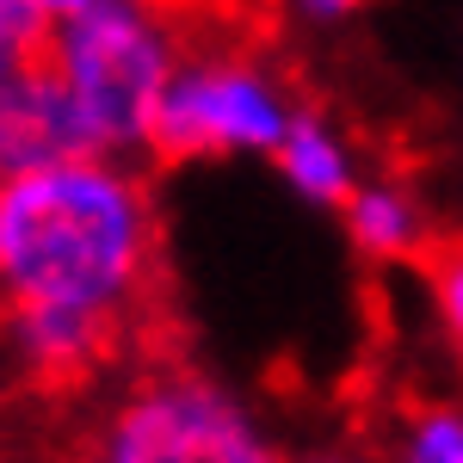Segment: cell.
Segmentation results:
<instances>
[{
  "label": "cell",
  "mask_w": 463,
  "mask_h": 463,
  "mask_svg": "<svg viewBox=\"0 0 463 463\" xmlns=\"http://www.w3.org/2000/svg\"><path fill=\"white\" fill-rule=\"evenodd\" d=\"M309 13H321V19H340V13H353V6H364V0H303Z\"/></svg>",
  "instance_id": "11"
},
{
  "label": "cell",
  "mask_w": 463,
  "mask_h": 463,
  "mask_svg": "<svg viewBox=\"0 0 463 463\" xmlns=\"http://www.w3.org/2000/svg\"><path fill=\"white\" fill-rule=\"evenodd\" d=\"M62 155H93V148L80 137L69 93L56 80V62L43 50V56L0 74V174L37 167V161H62Z\"/></svg>",
  "instance_id": "5"
},
{
  "label": "cell",
  "mask_w": 463,
  "mask_h": 463,
  "mask_svg": "<svg viewBox=\"0 0 463 463\" xmlns=\"http://www.w3.org/2000/svg\"><path fill=\"white\" fill-rule=\"evenodd\" d=\"M285 124L290 111L260 69H248V62H198V69L167 74L155 124H148V148H161L167 161L279 148Z\"/></svg>",
  "instance_id": "4"
},
{
  "label": "cell",
  "mask_w": 463,
  "mask_h": 463,
  "mask_svg": "<svg viewBox=\"0 0 463 463\" xmlns=\"http://www.w3.org/2000/svg\"><path fill=\"white\" fill-rule=\"evenodd\" d=\"M432 297H439V321H445L451 346L463 353V241L432 260Z\"/></svg>",
  "instance_id": "8"
},
{
  "label": "cell",
  "mask_w": 463,
  "mask_h": 463,
  "mask_svg": "<svg viewBox=\"0 0 463 463\" xmlns=\"http://www.w3.org/2000/svg\"><path fill=\"white\" fill-rule=\"evenodd\" d=\"M25 6H37L43 19H69V13H80L87 0H25Z\"/></svg>",
  "instance_id": "10"
},
{
  "label": "cell",
  "mask_w": 463,
  "mask_h": 463,
  "mask_svg": "<svg viewBox=\"0 0 463 463\" xmlns=\"http://www.w3.org/2000/svg\"><path fill=\"white\" fill-rule=\"evenodd\" d=\"M316 463H334V458H316Z\"/></svg>",
  "instance_id": "12"
},
{
  "label": "cell",
  "mask_w": 463,
  "mask_h": 463,
  "mask_svg": "<svg viewBox=\"0 0 463 463\" xmlns=\"http://www.w3.org/2000/svg\"><path fill=\"white\" fill-rule=\"evenodd\" d=\"M148 253L143 185L106 155L0 174V297L13 316H74L118 334L148 279Z\"/></svg>",
  "instance_id": "1"
},
{
  "label": "cell",
  "mask_w": 463,
  "mask_h": 463,
  "mask_svg": "<svg viewBox=\"0 0 463 463\" xmlns=\"http://www.w3.org/2000/svg\"><path fill=\"white\" fill-rule=\"evenodd\" d=\"M50 62L93 155L148 143L161 87L174 74L167 32L148 13H137L130 0H87L50 37Z\"/></svg>",
  "instance_id": "2"
},
{
  "label": "cell",
  "mask_w": 463,
  "mask_h": 463,
  "mask_svg": "<svg viewBox=\"0 0 463 463\" xmlns=\"http://www.w3.org/2000/svg\"><path fill=\"white\" fill-rule=\"evenodd\" d=\"M279 167H285V179L303 198H316V204H346V192H353V155L334 143L316 118H290L285 124V137H279Z\"/></svg>",
  "instance_id": "6"
},
{
  "label": "cell",
  "mask_w": 463,
  "mask_h": 463,
  "mask_svg": "<svg viewBox=\"0 0 463 463\" xmlns=\"http://www.w3.org/2000/svg\"><path fill=\"white\" fill-rule=\"evenodd\" d=\"M0 74H6V62H0Z\"/></svg>",
  "instance_id": "13"
},
{
  "label": "cell",
  "mask_w": 463,
  "mask_h": 463,
  "mask_svg": "<svg viewBox=\"0 0 463 463\" xmlns=\"http://www.w3.org/2000/svg\"><path fill=\"white\" fill-rule=\"evenodd\" d=\"M346 229L371 260H402L420 248V211H414V198H402L390 185L346 192Z\"/></svg>",
  "instance_id": "7"
},
{
  "label": "cell",
  "mask_w": 463,
  "mask_h": 463,
  "mask_svg": "<svg viewBox=\"0 0 463 463\" xmlns=\"http://www.w3.org/2000/svg\"><path fill=\"white\" fill-rule=\"evenodd\" d=\"M408 463H463V414H427L408 439Z\"/></svg>",
  "instance_id": "9"
},
{
  "label": "cell",
  "mask_w": 463,
  "mask_h": 463,
  "mask_svg": "<svg viewBox=\"0 0 463 463\" xmlns=\"http://www.w3.org/2000/svg\"><path fill=\"white\" fill-rule=\"evenodd\" d=\"M106 463H279V451L229 390L155 377L111 414Z\"/></svg>",
  "instance_id": "3"
}]
</instances>
